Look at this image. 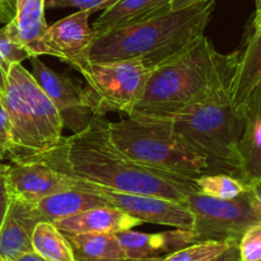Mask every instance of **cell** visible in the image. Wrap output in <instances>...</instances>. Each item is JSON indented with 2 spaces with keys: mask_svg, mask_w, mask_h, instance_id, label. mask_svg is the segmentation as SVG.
<instances>
[{
  "mask_svg": "<svg viewBox=\"0 0 261 261\" xmlns=\"http://www.w3.org/2000/svg\"><path fill=\"white\" fill-rule=\"evenodd\" d=\"M107 124L105 116L94 115L83 130L63 137L53 149L28 161L43 163L74 180L122 193L176 201L198 193L195 178L147 167L126 157L110 140Z\"/></svg>",
  "mask_w": 261,
  "mask_h": 261,
  "instance_id": "obj_1",
  "label": "cell"
},
{
  "mask_svg": "<svg viewBox=\"0 0 261 261\" xmlns=\"http://www.w3.org/2000/svg\"><path fill=\"white\" fill-rule=\"evenodd\" d=\"M240 50L221 54L205 36L171 60L153 69L144 93L127 116L171 119L236 75Z\"/></svg>",
  "mask_w": 261,
  "mask_h": 261,
  "instance_id": "obj_2",
  "label": "cell"
},
{
  "mask_svg": "<svg viewBox=\"0 0 261 261\" xmlns=\"http://www.w3.org/2000/svg\"><path fill=\"white\" fill-rule=\"evenodd\" d=\"M217 0H206L98 36L87 60H134L154 69L204 36Z\"/></svg>",
  "mask_w": 261,
  "mask_h": 261,
  "instance_id": "obj_3",
  "label": "cell"
},
{
  "mask_svg": "<svg viewBox=\"0 0 261 261\" xmlns=\"http://www.w3.org/2000/svg\"><path fill=\"white\" fill-rule=\"evenodd\" d=\"M234 78L170 120L173 132L205 157L216 173L237 177L244 111L233 101Z\"/></svg>",
  "mask_w": 261,
  "mask_h": 261,
  "instance_id": "obj_4",
  "label": "cell"
},
{
  "mask_svg": "<svg viewBox=\"0 0 261 261\" xmlns=\"http://www.w3.org/2000/svg\"><path fill=\"white\" fill-rule=\"evenodd\" d=\"M10 125L9 161L20 162L48 152L63 138V120L55 105L22 64H13L0 97Z\"/></svg>",
  "mask_w": 261,
  "mask_h": 261,
  "instance_id": "obj_5",
  "label": "cell"
},
{
  "mask_svg": "<svg viewBox=\"0 0 261 261\" xmlns=\"http://www.w3.org/2000/svg\"><path fill=\"white\" fill-rule=\"evenodd\" d=\"M107 132L120 152L143 166L190 178L216 173L205 157L173 132L170 121L127 117L109 121Z\"/></svg>",
  "mask_w": 261,
  "mask_h": 261,
  "instance_id": "obj_6",
  "label": "cell"
},
{
  "mask_svg": "<svg viewBox=\"0 0 261 261\" xmlns=\"http://www.w3.org/2000/svg\"><path fill=\"white\" fill-rule=\"evenodd\" d=\"M73 68L83 75L94 115H129L144 93L152 69L134 60H83Z\"/></svg>",
  "mask_w": 261,
  "mask_h": 261,
  "instance_id": "obj_7",
  "label": "cell"
},
{
  "mask_svg": "<svg viewBox=\"0 0 261 261\" xmlns=\"http://www.w3.org/2000/svg\"><path fill=\"white\" fill-rule=\"evenodd\" d=\"M194 216L193 232L196 242L239 241L245 229L261 222L249 190L229 200H221L200 193H190L184 200Z\"/></svg>",
  "mask_w": 261,
  "mask_h": 261,
  "instance_id": "obj_8",
  "label": "cell"
},
{
  "mask_svg": "<svg viewBox=\"0 0 261 261\" xmlns=\"http://www.w3.org/2000/svg\"><path fill=\"white\" fill-rule=\"evenodd\" d=\"M75 181L79 185L91 189L103 196L111 206L121 209L125 213L140 219L143 223L193 229L194 216L184 201H176L161 196L145 195V194L122 193V191L101 188L86 181Z\"/></svg>",
  "mask_w": 261,
  "mask_h": 261,
  "instance_id": "obj_9",
  "label": "cell"
},
{
  "mask_svg": "<svg viewBox=\"0 0 261 261\" xmlns=\"http://www.w3.org/2000/svg\"><path fill=\"white\" fill-rule=\"evenodd\" d=\"M38 58H30L32 75L58 109L64 126L73 133L81 132L94 116L86 87L65 74L56 73Z\"/></svg>",
  "mask_w": 261,
  "mask_h": 261,
  "instance_id": "obj_10",
  "label": "cell"
},
{
  "mask_svg": "<svg viewBox=\"0 0 261 261\" xmlns=\"http://www.w3.org/2000/svg\"><path fill=\"white\" fill-rule=\"evenodd\" d=\"M2 168L10 198L22 199L32 204L76 186L74 178L35 161H10L8 165H2Z\"/></svg>",
  "mask_w": 261,
  "mask_h": 261,
  "instance_id": "obj_11",
  "label": "cell"
},
{
  "mask_svg": "<svg viewBox=\"0 0 261 261\" xmlns=\"http://www.w3.org/2000/svg\"><path fill=\"white\" fill-rule=\"evenodd\" d=\"M89 10H78L48 25L45 45L48 55L73 66L87 60L89 47L96 40V32L89 25Z\"/></svg>",
  "mask_w": 261,
  "mask_h": 261,
  "instance_id": "obj_12",
  "label": "cell"
},
{
  "mask_svg": "<svg viewBox=\"0 0 261 261\" xmlns=\"http://www.w3.org/2000/svg\"><path fill=\"white\" fill-rule=\"evenodd\" d=\"M42 221L36 204L10 198L7 214L0 227V256L10 261L32 250V233L36 224Z\"/></svg>",
  "mask_w": 261,
  "mask_h": 261,
  "instance_id": "obj_13",
  "label": "cell"
},
{
  "mask_svg": "<svg viewBox=\"0 0 261 261\" xmlns=\"http://www.w3.org/2000/svg\"><path fill=\"white\" fill-rule=\"evenodd\" d=\"M244 117V133L237 148V178L250 184L261 176V82L245 102Z\"/></svg>",
  "mask_w": 261,
  "mask_h": 261,
  "instance_id": "obj_14",
  "label": "cell"
},
{
  "mask_svg": "<svg viewBox=\"0 0 261 261\" xmlns=\"http://www.w3.org/2000/svg\"><path fill=\"white\" fill-rule=\"evenodd\" d=\"M45 0H17L14 17L5 23L12 38L32 56L48 55L45 45L47 23L45 20Z\"/></svg>",
  "mask_w": 261,
  "mask_h": 261,
  "instance_id": "obj_15",
  "label": "cell"
},
{
  "mask_svg": "<svg viewBox=\"0 0 261 261\" xmlns=\"http://www.w3.org/2000/svg\"><path fill=\"white\" fill-rule=\"evenodd\" d=\"M116 237L126 257L132 259L165 256V254L167 255L196 242L193 229L182 228L160 233H144L127 229L116 233Z\"/></svg>",
  "mask_w": 261,
  "mask_h": 261,
  "instance_id": "obj_16",
  "label": "cell"
},
{
  "mask_svg": "<svg viewBox=\"0 0 261 261\" xmlns=\"http://www.w3.org/2000/svg\"><path fill=\"white\" fill-rule=\"evenodd\" d=\"M61 232L70 233H119L143 224L140 219L115 206H97L54 222Z\"/></svg>",
  "mask_w": 261,
  "mask_h": 261,
  "instance_id": "obj_17",
  "label": "cell"
},
{
  "mask_svg": "<svg viewBox=\"0 0 261 261\" xmlns=\"http://www.w3.org/2000/svg\"><path fill=\"white\" fill-rule=\"evenodd\" d=\"M171 0H119L103 10L93 23L96 37L115 30L135 25L148 19L168 13Z\"/></svg>",
  "mask_w": 261,
  "mask_h": 261,
  "instance_id": "obj_18",
  "label": "cell"
},
{
  "mask_svg": "<svg viewBox=\"0 0 261 261\" xmlns=\"http://www.w3.org/2000/svg\"><path fill=\"white\" fill-rule=\"evenodd\" d=\"M106 205H110V204L103 196L91 189L79 185L78 182L75 188L46 196L45 199L36 204L42 221L47 222H55L58 219L74 216L88 209Z\"/></svg>",
  "mask_w": 261,
  "mask_h": 261,
  "instance_id": "obj_19",
  "label": "cell"
},
{
  "mask_svg": "<svg viewBox=\"0 0 261 261\" xmlns=\"http://www.w3.org/2000/svg\"><path fill=\"white\" fill-rule=\"evenodd\" d=\"M261 82V24L252 27L244 50H240L233 82V101L241 111L252 89Z\"/></svg>",
  "mask_w": 261,
  "mask_h": 261,
  "instance_id": "obj_20",
  "label": "cell"
},
{
  "mask_svg": "<svg viewBox=\"0 0 261 261\" xmlns=\"http://www.w3.org/2000/svg\"><path fill=\"white\" fill-rule=\"evenodd\" d=\"M66 237L73 247L76 261L126 257L116 233H70L66 234Z\"/></svg>",
  "mask_w": 261,
  "mask_h": 261,
  "instance_id": "obj_21",
  "label": "cell"
},
{
  "mask_svg": "<svg viewBox=\"0 0 261 261\" xmlns=\"http://www.w3.org/2000/svg\"><path fill=\"white\" fill-rule=\"evenodd\" d=\"M32 250L47 261H76L65 233L54 222L41 221L32 233Z\"/></svg>",
  "mask_w": 261,
  "mask_h": 261,
  "instance_id": "obj_22",
  "label": "cell"
},
{
  "mask_svg": "<svg viewBox=\"0 0 261 261\" xmlns=\"http://www.w3.org/2000/svg\"><path fill=\"white\" fill-rule=\"evenodd\" d=\"M198 193L221 200H229L244 194L247 184L227 173H206L195 178Z\"/></svg>",
  "mask_w": 261,
  "mask_h": 261,
  "instance_id": "obj_23",
  "label": "cell"
},
{
  "mask_svg": "<svg viewBox=\"0 0 261 261\" xmlns=\"http://www.w3.org/2000/svg\"><path fill=\"white\" fill-rule=\"evenodd\" d=\"M237 242L239 241H216V240L194 242L189 246L165 255L161 261H211L226 252Z\"/></svg>",
  "mask_w": 261,
  "mask_h": 261,
  "instance_id": "obj_24",
  "label": "cell"
},
{
  "mask_svg": "<svg viewBox=\"0 0 261 261\" xmlns=\"http://www.w3.org/2000/svg\"><path fill=\"white\" fill-rule=\"evenodd\" d=\"M240 261H261V222L245 229L237 242Z\"/></svg>",
  "mask_w": 261,
  "mask_h": 261,
  "instance_id": "obj_25",
  "label": "cell"
},
{
  "mask_svg": "<svg viewBox=\"0 0 261 261\" xmlns=\"http://www.w3.org/2000/svg\"><path fill=\"white\" fill-rule=\"evenodd\" d=\"M0 58L8 64H20L25 59H30L31 55L20 43L9 36L5 27L0 28Z\"/></svg>",
  "mask_w": 261,
  "mask_h": 261,
  "instance_id": "obj_26",
  "label": "cell"
},
{
  "mask_svg": "<svg viewBox=\"0 0 261 261\" xmlns=\"http://www.w3.org/2000/svg\"><path fill=\"white\" fill-rule=\"evenodd\" d=\"M119 0H45V7L54 8H78V10H89L91 13L106 10Z\"/></svg>",
  "mask_w": 261,
  "mask_h": 261,
  "instance_id": "obj_27",
  "label": "cell"
},
{
  "mask_svg": "<svg viewBox=\"0 0 261 261\" xmlns=\"http://www.w3.org/2000/svg\"><path fill=\"white\" fill-rule=\"evenodd\" d=\"M13 143L10 134V125L5 110L0 102V161L8 158L9 160L12 153Z\"/></svg>",
  "mask_w": 261,
  "mask_h": 261,
  "instance_id": "obj_28",
  "label": "cell"
},
{
  "mask_svg": "<svg viewBox=\"0 0 261 261\" xmlns=\"http://www.w3.org/2000/svg\"><path fill=\"white\" fill-rule=\"evenodd\" d=\"M9 201H10V195L9 193H8L4 172H3L2 163H0V227H2L3 221H4L5 218V214H7L8 206H9Z\"/></svg>",
  "mask_w": 261,
  "mask_h": 261,
  "instance_id": "obj_29",
  "label": "cell"
},
{
  "mask_svg": "<svg viewBox=\"0 0 261 261\" xmlns=\"http://www.w3.org/2000/svg\"><path fill=\"white\" fill-rule=\"evenodd\" d=\"M247 190H249L250 195H251L252 201H254L255 206L261 214V176L252 182L247 184Z\"/></svg>",
  "mask_w": 261,
  "mask_h": 261,
  "instance_id": "obj_30",
  "label": "cell"
},
{
  "mask_svg": "<svg viewBox=\"0 0 261 261\" xmlns=\"http://www.w3.org/2000/svg\"><path fill=\"white\" fill-rule=\"evenodd\" d=\"M211 261H240L237 244H234L233 246L229 247L226 252H223V254L219 255L218 257H216V259H213Z\"/></svg>",
  "mask_w": 261,
  "mask_h": 261,
  "instance_id": "obj_31",
  "label": "cell"
},
{
  "mask_svg": "<svg viewBox=\"0 0 261 261\" xmlns=\"http://www.w3.org/2000/svg\"><path fill=\"white\" fill-rule=\"evenodd\" d=\"M10 66L0 58V97L3 96L5 91V86H7V79H8V73H9Z\"/></svg>",
  "mask_w": 261,
  "mask_h": 261,
  "instance_id": "obj_32",
  "label": "cell"
},
{
  "mask_svg": "<svg viewBox=\"0 0 261 261\" xmlns=\"http://www.w3.org/2000/svg\"><path fill=\"white\" fill-rule=\"evenodd\" d=\"M10 261H47L46 259H43L42 256L35 252L33 250H30V251H25L23 254H19L18 256H15L14 259H12Z\"/></svg>",
  "mask_w": 261,
  "mask_h": 261,
  "instance_id": "obj_33",
  "label": "cell"
},
{
  "mask_svg": "<svg viewBox=\"0 0 261 261\" xmlns=\"http://www.w3.org/2000/svg\"><path fill=\"white\" fill-rule=\"evenodd\" d=\"M3 7H4V14L7 23L14 17L15 13V5H17V0H2Z\"/></svg>",
  "mask_w": 261,
  "mask_h": 261,
  "instance_id": "obj_34",
  "label": "cell"
},
{
  "mask_svg": "<svg viewBox=\"0 0 261 261\" xmlns=\"http://www.w3.org/2000/svg\"><path fill=\"white\" fill-rule=\"evenodd\" d=\"M206 2V0H171V9L172 10H178L184 9L186 7H190V5L198 4V3Z\"/></svg>",
  "mask_w": 261,
  "mask_h": 261,
  "instance_id": "obj_35",
  "label": "cell"
},
{
  "mask_svg": "<svg viewBox=\"0 0 261 261\" xmlns=\"http://www.w3.org/2000/svg\"><path fill=\"white\" fill-rule=\"evenodd\" d=\"M163 256L145 257V259H132V257H122V259H111V260H97V261H161Z\"/></svg>",
  "mask_w": 261,
  "mask_h": 261,
  "instance_id": "obj_36",
  "label": "cell"
},
{
  "mask_svg": "<svg viewBox=\"0 0 261 261\" xmlns=\"http://www.w3.org/2000/svg\"><path fill=\"white\" fill-rule=\"evenodd\" d=\"M255 2V14L254 19L259 18L261 15V0H254Z\"/></svg>",
  "mask_w": 261,
  "mask_h": 261,
  "instance_id": "obj_37",
  "label": "cell"
},
{
  "mask_svg": "<svg viewBox=\"0 0 261 261\" xmlns=\"http://www.w3.org/2000/svg\"><path fill=\"white\" fill-rule=\"evenodd\" d=\"M2 23H7V19H5V14H4V7H3V2L0 0V24Z\"/></svg>",
  "mask_w": 261,
  "mask_h": 261,
  "instance_id": "obj_38",
  "label": "cell"
},
{
  "mask_svg": "<svg viewBox=\"0 0 261 261\" xmlns=\"http://www.w3.org/2000/svg\"><path fill=\"white\" fill-rule=\"evenodd\" d=\"M259 24H261V15L259 18H256V19H252V27H256Z\"/></svg>",
  "mask_w": 261,
  "mask_h": 261,
  "instance_id": "obj_39",
  "label": "cell"
},
{
  "mask_svg": "<svg viewBox=\"0 0 261 261\" xmlns=\"http://www.w3.org/2000/svg\"><path fill=\"white\" fill-rule=\"evenodd\" d=\"M0 261H5V260H4V259H3V257H2V256H0Z\"/></svg>",
  "mask_w": 261,
  "mask_h": 261,
  "instance_id": "obj_40",
  "label": "cell"
}]
</instances>
